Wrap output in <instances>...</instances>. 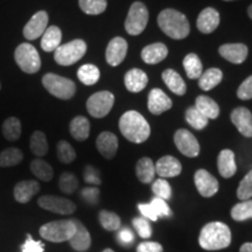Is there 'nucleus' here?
Wrapping results in <instances>:
<instances>
[{
  "instance_id": "nucleus-5",
  "label": "nucleus",
  "mask_w": 252,
  "mask_h": 252,
  "mask_svg": "<svg viewBox=\"0 0 252 252\" xmlns=\"http://www.w3.org/2000/svg\"><path fill=\"white\" fill-rule=\"evenodd\" d=\"M42 84L50 94L60 99H70L76 93V84L67 77H62L56 74H46L42 77Z\"/></svg>"
},
{
  "instance_id": "nucleus-50",
  "label": "nucleus",
  "mask_w": 252,
  "mask_h": 252,
  "mask_svg": "<svg viewBox=\"0 0 252 252\" xmlns=\"http://www.w3.org/2000/svg\"><path fill=\"white\" fill-rule=\"evenodd\" d=\"M237 96L242 100L252 99V75L243 81L237 90Z\"/></svg>"
},
{
  "instance_id": "nucleus-45",
  "label": "nucleus",
  "mask_w": 252,
  "mask_h": 252,
  "mask_svg": "<svg viewBox=\"0 0 252 252\" xmlns=\"http://www.w3.org/2000/svg\"><path fill=\"white\" fill-rule=\"evenodd\" d=\"M152 190L156 194V197H160L162 200H169L172 197V188L171 185L167 182L165 179H158L153 182L152 185Z\"/></svg>"
},
{
  "instance_id": "nucleus-13",
  "label": "nucleus",
  "mask_w": 252,
  "mask_h": 252,
  "mask_svg": "<svg viewBox=\"0 0 252 252\" xmlns=\"http://www.w3.org/2000/svg\"><path fill=\"white\" fill-rule=\"evenodd\" d=\"M194 181L197 191L203 197H212L219 191V181L206 169H198L194 175Z\"/></svg>"
},
{
  "instance_id": "nucleus-9",
  "label": "nucleus",
  "mask_w": 252,
  "mask_h": 252,
  "mask_svg": "<svg viewBox=\"0 0 252 252\" xmlns=\"http://www.w3.org/2000/svg\"><path fill=\"white\" fill-rule=\"evenodd\" d=\"M115 96L110 91H98L89 97L87 102V110L94 118H103L111 111Z\"/></svg>"
},
{
  "instance_id": "nucleus-3",
  "label": "nucleus",
  "mask_w": 252,
  "mask_h": 252,
  "mask_svg": "<svg viewBox=\"0 0 252 252\" xmlns=\"http://www.w3.org/2000/svg\"><path fill=\"white\" fill-rule=\"evenodd\" d=\"M158 25L167 36L174 40H182L190 32L188 19L181 12L173 8H166L158 15Z\"/></svg>"
},
{
  "instance_id": "nucleus-20",
  "label": "nucleus",
  "mask_w": 252,
  "mask_h": 252,
  "mask_svg": "<svg viewBox=\"0 0 252 252\" xmlns=\"http://www.w3.org/2000/svg\"><path fill=\"white\" fill-rule=\"evenodd\" d=\"M220 25V13L213 7L204 8L198 14L196 26L198 31L203 34H210L219 27Z\"/></svg>"
},
{
  "instance_id": "nucleus-16",
  "label": "nucleus",
  "mask_w": 252,
  "mask_h": 252,
  "mask_svg": "<svg viewBox=\"0 0 252 252\" xmlns=\"http://www.w3.org/2000/svg\"><path fill=\"white\" fill-rule=\"evenodd\" d=\"M182 172L181 162L172 156L160 158L156 163V173L161 179L175 178Z\"/></svg>"
},
{
  "instance_id": "nucleus-25",
  "label": "nucleus",
  "mask_w": 252,
  "mask_h": 252,
  "mask_svg": "<svg viewBox=\"0 0 252 252\" xmlns=\"http://www.w3.org/2000/svg\"><path fill=\"white\" fill-rule=\"evenodd\" d=\"M69 243H70L71 248L74 249V250H76L78 252L87 251L88 249L90 248L91 245L90 234L81 220H76V231H75L74 236H72L70 241H69Z\"/></svg>"
},
{
  "instance_id": "nucleus-57",
  "label": "nucleus",
  "mask_w": 252,
  "mask_h": 252,
  "mask_svg": "<svg viewBox=\"0 0 252 252\" xmlns=\"http://www.w3.org/2000/svg\"><path fill=\"white\" fill-rule=\"evenodd\" d=\"M103 252H115L112 250V249H105V250H104Z\"/></svg>"
},
{
  "instance_id": "nucleus-2",
  "label": "nucleus",
  "mask_w": 252,
  "mask_h": 252,
  "mask_svg": "<svg viewBox=\"0 0 252 252\" xmlns=\"http://www.w3.org/2000/svg\"><path fill=\"white\" fill-rule=\"evenodd\" d=\"M198 243L201 248L208 251L225 249L231 243V231L225 223L210 222L201 230Z\"/></svg>"
},
{
  "instance_id": "nucleus-44",
  "label": "nucleus",
  "mask_w": 252,
  "mask_h": 252,
  "mask_svg": "<svg viewBox=\"0 0 252 252\" xmlns=\"http://www.w3.org/2000/svg\"><path fill=\"white\" fill-rule=\"evenodd\" d=\"M237 197L241 201L250 200L252 197V169L244 176V179L239 182L237 188Z\"/></svg>"
},
{
  "instance_id": "nucleus-35",
  "label": "nucleus",
  "mask_w": 252,
  "mask_h": 252,
  "mask_svg": "<svg viewBox=\"0 0 252 252\" xmlns=\"http://www.w3.org/2000/svg\"><path fill=\"white\" fill-rule=\"evenodd\" d=\"M2 134L8 141H17L21 135V122L17 117H8L2 123Z\"/></svg>"
},
{
  "instance_id": "nucleus-4",
  "label": "nucleus",
  "mask_w": 252,
  "mask_h": 252,
  "mask_svg": "<svg viewBox=\"0 0 252 252\" xmlns=\"http://www.w3.org/2000/svg\"><path fill=\"white\" fill-rule=\"evenodd\" d=\"M76 231V220H60L46 223L39 232L43 239L53 243L69 242Z\"/></svg>"
},
{
  "instance_id": "nucleus-40",
  "label": "nucleus",
  "mask_w": 252,
  "mask_h": 252,
  "mask_svg": "<svg viewBox=\"0 0 252 252\" xmlns=\"http://www.w3.org/2000/svg\"><path fill=\"white\" fill-rule=\"evenodd\" d=\"M232 220L237 222H243L249 219H252V200H247L239 202L231 209Z\"/></svg>"
},
{
  "instance_id": "nucleus-49",
  "label": "nucleus",
  "mask_w": 252,
  "mask_h": 252,
  "mask_svg": "<svg viewBox=\"0 0 252 252\" xmlns=\"http://www.w3.org/2000/svg\"><path fill=\"white\" fill-rule=\"evenodd\" d=\"M45 251V244L40 241L33 239L31 235H27L26 241L21 245V252H43Z\"/></svg>"
},
{
  "instance_id": "nucleus-55",
  "label": "nucleus",
  "mask_w": 252,
  "mask_h": 252,
  "mask_svg": "<svg viewBox=\"0 0 252 252\" xmlns=\"http://www.w3.org/2000/svg\"><path fill=\"white\" fill-rule=\"evenodd\" d=\"M239 252H252V243H245L242 245Z\"/></svg>"
},
{
  "instance_id": "nucleus-38",
  "label": "nucleus",
  "mask_w": 252,
  "mask_h": 252,
  "mask_svg": "<svg viewBox=\"0 0 252 252\" xmlns=\"http://www.w3.org/2000/svg\"><path fill=\"white\" fill-rule=\"evenodd\" d=\"M98 220L100 225L108 231H117L121 229L122 220L117 214L109 212V210H102V212H99Z\"/></svg>"
},
{
  "instance_id": "nucleus-28",
  "label": "nucleus",
  "mask_w": 252,
  "mask_h": 252,
  "mask_svg": "<svg viewBox=\"0 0 252 252\" xmlns=\"http://www.w3.org/2000/svg\"><path fill=\"white\" fill-rule=\"evenodd\" d=\"M71 137L77 141H84L89 138L90 134V122L83 116H77L70 122L69 125Z\"/></svg>"
},
{
  "instance_id": "nucleus-18",
  "label": "nucleus",
  "mask_w": 252,
  "mask_h": 252,
  "mask_svg": "<svg viewBox=\"0 0 252 252\" xmlns=\"http://www.w3.org/2000/svg\"><path fill=\"white\" fill-rule=\"evenodd\" d=\"M149 110L153 115H161L172 108V99L161 89H152L149 94Z\"/></svg>"
},
{
  "instance_id": "nucleus-19",
  "label": "nucleus",
  "mask_w": 252,
  "mask_h": 252,
  "mask_svg": "<svg viewBox=\"0 0 252 252\" xmlns=\"http://www.w3.org/2000/svg\"><path fill=\"white\" fill-rule=\"evenodd\" d=\"M96 147L98 152L105 159H112L117 154L118 151V139L111 132H102L96 140Z\"/></svg>"
},
{
  "instance_id": "nucleus-31",
  "label": "nucleus",
  "mask_w": 252,
  "mask_h": 252,
  "mask_svg": "<svg viewBox=\"0 0 252 252\" xmlns=\"http://www.w3.org/2000/svg\"><path fill=\"white\" fill-rule=\"evenodd\" d=\"M223 78V72L217 68H210L207 71L202 72L198 78V86L204 91H209L219 86Z\"/></svg>"
},
{
  "instance_id": "nucleus-54",
  "label": "nucleus",
  "mask_w": 252,
  "mask_h": 252,
  "mask_svg": "<svg viewBox=\"0 0 252 252\" xmlns=\"http://www.w3.org/2000/svg\"><path fill=\"white\" fill-rule=\"evenodd\" d=\"M138 209H139V212L143 214V217H145L146 220H158V217L154 215L152 209H151L150 203H147V204L140 203L139 206H138Z\"/></svg>"
},
{
  "instance_id": "nucleus-58",
  "label": "nucleus",
  "mask_w": 252,
  "mask_h": 252,
  "mask_svg": "<svg viewBox=\"0 0 252 252\" xmlns=\"http://www.w3.org/2000/svg\"><path fill=\"white\" fill-rule=\"evenodd\" d=\"M224 1H232V0H224Z\"/></svg>"
},
{
  "instance_id": "nucleus-12",
  "label": "nucleus",
  "mask_w": 252,
  "mask_h": 252,
  "mask_svg": "<svg viewBox=\"0 0 252 252\" xmlns=\"http://www.w3.org/2000/svg\"><path fill=\"white\" fill-rule=\"evenodd\" d=\"M48 14L46 11L36 12L31 20L25 25L24 27V36L27 40L33 41L36 40L37 37L42 36L47 28H48Z\"/></svg>"
},
{
  "instance_id": "nucleus-42",
  "label": "nucleus",
  "mask_w": 252,
  "mask_h": 252,
  "mask_svg": "<svg viewBox=\"0 0 252 252\" xmlns=\"http://www.w3.org/2000/svg\"><path fill=\"white\" fill-rule=\"evenodd\" d=\"M58 158L62 163H70L76 159V152H75L74 147L71 146L68 141L60 140L58 143Z\"/></svg>"
},
{
  "instance_id": "nucleus-30",
  "label": "nucleus",
  "mask_w": 252,
  "mask_h": 252,
  "mask_svg": "<svg viewBox=\"0 0 252 252\" xmlns=\"http://www.w3.org/2000/svg\"><path fill=\"white\" fill-rule=\"evenodd\" d=\"M195 108L208 119H216L220 116V106L215 100L208 96H198L195 102Z\"/></svg>"
},
{
  "instance_id": "nucleus-33",
  "label": "nucleus",
  "mask_w": 252,
  "mask_h": 252,
  "mask_svg": "<svg viewBox=\"0 0 252 252\" xmlns=\"http://www.w3.org/2000/svg\"><path fill=\"white\" fill-rule=\"evenodd\" d=\"M31 171L41 181L48 182L54 176V171H53L52 166L45 160L39 159V158H36L31 162Z\"/></svg>"
},
{
  "instance_id": "nucleus-21",
  "label": "nucleus",
  "mask_w": 252,
  "mask_h": 252,
  "mask_svg": "<svg viewBox=\"0 0 252 252\" xmlns=\"http://www.w3.org/2000/svg\"><path fill=\"white\" fill-rule=\"evenodd\" d=\"M40 185L35 180H24L14 187V198L19 203H28L34 195L39 193Z\"/></svg>"
},
{
  "instance_id": "nucleus-36",
  "label": "nucleus",
  "mask_w": 252,
  "mask_h": 252,
  "mask_svg": "<svg viewBox=\"0 0 252 252\" xmlns=\"http://www.w3.org/2000/svg\"><path fill=\"white\" fill-rule=\"evenodd\" d=\"M30 147L32 153L36 157H43L48 153V141H47V137L43 132L35 131L31 137Z\"/></svg>"
},
{
  "instance_id": "nucleus-37",
  "label": "nucleus",
  "mask_w": 252,
  "mask_h": 252,
  "mask_svg": "<svg viewBox=\"0 0 252 252\" xmlns=\"http://www.w3.org/2000/svg\"><path fill=\"white\" fill-rule=\"evenodd\" d=\"M24 153L17 147H9L0 152V167H13L23 161Z\"/></svg>"
},
{
  "instance_id": "nucleus-27",
  "label": "nucleus",
  "mask_w": 252,
  "mask_h": 252,
  "mask_svg": "<svg viewBox=\"0 0 252 252\" xmlns=\"http://www.w3.org/2000/svg\"><path fill=\"white\" fill-rule=\"evenodd\" d=\"M162 80L165 82L167 88L178 96H184L186 91H187V87H186L185 81L182 80L180 74H178L173 69H166L162 72Z\"/></svg>"
},
{
  "instance_id": "nucleus-32",
  "label": "nucleus",
  "mask_w": 252,
  "mask_h": 252,
  "mask_svg": "<svg viewBox=\"0 0 252 252\" xmlns=\"http://www.w3.org/2000/svg\"><path fill=\"white\" fill-rule=\"evenodd\" d=\"M184 68L186 75L190 80H198L203 72L202 62L198 59V56L194 53H190L184 59Z\"/></svg>"
},
{
  "instance_id": "nucleus-51",
  "label": "nucleus",
  "mask_w": 252,
  "mask_h": 252,
  "mask_svg": "<svg viewBox=\"0 0 252 252\" xmlns=\"http://www.w3.org/2000/svg\"><path fill=\"white\" fill-rule=\"evenodd\" d=\"M99 189L97 187H87L82 189L81 195L87 203L94 206V204L98 203L99 201Z\"/></svg>"
},
{
  "instance_id": "nucleus-29",
  "label": "nucleus",
  "mask_w": 252,
  "mask_h": 252,
  "mask_svg": "<svg viewBox=\"0 0 252 252\" xmlns=\"http://www.w3.org/2000/svg\"><path fill=\"white\" fill-rule=\"evenodd\" d=\"M135 173H137L138 179L143 184H151L156 176V165L150 158H141L135 166Z\"/></svg>"
},
{
  "instance_id": "nucleus-7",
  "label": "nucleus",
  "mask_w": 252,
  "mask_h": 252,
  "mask_svg": "<svg viewBox=\"0 0 252 252\" xmlns=\"http://www.w3.org/2000/svg\"><path fill=\"white\" fill-rule=\"evenodd\" d=\"M14 59L19 68L26 74H35L41 68V59L35 47L31 43H21L14 52Z\"/></svg>"
},
{
  "instance_id": "nucleus-39",
  "label": "nucleus",
  "mask_w": 252,
  "mask_h": 252,
  "mask_svg": "<svg viewBox=\"0 0 252 252\" xmlns=\"http://www.w3.org/2000/svg\"><path fill=\"white\" fill-rule=\"evenodd\" d=\"M78 5L86 14L98 15L108 7V1L106 0H78Z\"/></svg>"
},
{
  "instance_id": "nucleus-23",
  "label": "nucleus",
  "mask_w": 252,
  "mask_h": 252,
  "mask_svg": "<svg viewBox=\"0 0 252 252\" xmlns=\"http://www.w3.org/2000/svg\"><path fill=\"white\" fill-rule=\"evenodd\" d=\"M217 167L220 176L224 179L232 178L237 172V166L235 161V153L231 150L220 151L219 159H217Z\"/></svg>"
},
{
  "instance_id": "nucleus-52",
  "label": "nucleus",
  "mask_w": 252,
  "mask_h": 252,
  "mask_svg": "<svg viewBox=\"0 0 252 252\" xmlns=\"http://www.w3.org/2000/svg\"><path fill=\"white\" fill-rule=\"evenodd\" d=\"M137 252H162V245L157 242H144L138 245Z\"/></svg>"
},
{
  "instance_id": "nucleus-1",
  "label": "nucleus",
  "mask_w": 252,
  "mask_h": 252,
  "mask_svg": "<svg viewBox=\"0 0 252 252\" xmlns=\"http://www.w3.org/2000/svg\"><path fill=\"white\" fill-rule=\"evenodd\" d=\"M119 130L126 139L134 144L144 143L151 134L149 122L133 110L125 112L119 119Z\"/></svg>"
},
{
  "instance_id": "nucleus-8",
  "label": "nucleus",
  "mask_w": 252,
  "mask_h": 252,
  "mask_svg": "<svg viewBox=\"0 0 252 252\" xmlns=\"http://www.w3.org/2000/svg\"><path fill=\"white\" fill-rule=\"evenodd\" d=\"M149 23V9L143 2L135 1L131 5L125 20V30L130 35H139Z\"/></svg>"
},
{
  "instance_id": "nucleus-6",
  "label": "nucleus",
  "mask_w": 252,
  "mask_h": 252,
  "mask_svg": "<svg viewBox=\"0 0 252 252\" xmlns=\"http://www.w3.org/2000/svg\"><path fill=\"white\" fill-rule=\"evenodd\" d=\"M87 53V43L83 40L76 39L61 45L54 52V60L60 65H71L83 58Z\"/></svg>"
},
{
  "instance_id": "nucleus-11",
  "label": "nucleus",
  "mask_w": 252,
  "mask_h": 252,
  "mask_svg": "<svg viewBox=\"0 0 252 252\" xmlns=\"http://www.w3.org/2000/svg\"><path fill=\"white\" fill-rule=\"evenodd\" d=\"M174 143L176 149L188 158H195L200 154V144L195 135L188 130L181 128L178 130L174 134Z\"/></svg>"
},
{
  "instance_id": "nucleus-56",
  "label": "nucleus",
  "mask_w": 252,
  "mask_h": 252,
  "mask_svg": "<svg viewBox=\"0 0 252 252\" xmlns=\"http://www.w3.org/2000/svg\"><path fill=\"white\" fill-rule=\"evenodd\" d=\"M248 14H249V17H250V18L252 19V5L249 6V8H248Z\"/></svg>"
},
{
  "instance_id": "nucleus-43",
  "label": "nucleus",
  "mask_w": 252,
  "mask_h": 252,
  "mask_svg": "<svg viewBox=\"0 0 252 252\" xmlns=\"http://www.w3.org/2000/svg\"><path fill=\"white\" fill-rule=\"evenodd\" d=\"M59 187L62 193L72 194L78 188V180L72 173H62L59 179Z\"/></svg>"
},
{
  "instance_id": "nucleus-24",
  "label": "nucleus",
  "mask_w": 252,
  "mask_h": 252,
  "mask_svg": "<svg viewBox=\"0 0 252 252\" xmlns=\"http://www.w3.org/2000/svg\"><path fill=\"white\" fill-rule=\"evenodd\" d=\"M168 55V48L163 43H152L141 50V59L147 64H157L163 61Z\"/></svg>"
},
{
  "instance_id": "nucleus-10",
  "label": "nucleus",
  "mask_w": 252,
  "mask_h": 252,
  "mask_svg": "<svg viewBox=\"0 0 252 252\" xmlns=\"http://www.w3.org/2000/svg\"><path fill=\"white\" fill-rule=\"evenodd\" d=\"M37 204L42 209L48 212L60 214V215H70L76 210V204L65 197L54 196V195H45L37 200Z\"/></svg>"
},
{
  "instance_id": "nucleus-22",
  "label": "nucleus",
  "mask_w": 252,
  "mask_h": 252,
  "mask_svg": "<svg viewBox=\"0 0 252 252\" xmlns=\"http://www.w3.org/2000/svg\"><path fill=\"white\" fill-rule=\"evenodd\" d=\"M124 83L126 89L130 93H140L146 88L147 83H149V77L140 69H131L126 72L124 77Z\"/></svg>"
},
{
  "instance_id": "nucleus-34",
  "label": "nucleus",
  "mask_w": 252,
  "mask_h": 252,
  "mask_svg": "<svg viewBox=\"0 0 252 252\" xmlns=\"http://www.w3.org/2000/svg\"><path fill=\"white\" fill-rule=\"evenodd\" d=\"M77 77L86 86H94L99 81L100 71L94 64H83L77 70Z\"/></svg>"
},
{
  "instance_id": "nucleus-59",
  "label": "nucleus",
  "mask_w": 252,
  "mask_h": 252,
  "mask_svg": "<svg viewBox=\"0 0 252 252\" xmlns=\"http://www.w3.org/2000/svg\"><path fill=\"white\" fill-rule=\"evenodd\" d=\"M0 89H1V84H0Z\"/></svg>"
},
{
  "instance_id": "nucleus-41",
  "label": "nucleus",
  "mask_w": 252,
  "mask_h": 252,
  "mask_svg": "<svg viewBox=\"0 0 252 252\" xmlns=\"http://www.w3.org/2000/svg\"><path fill=\"white\" fill-rule=\"evenodd\" d=\"M186 121L195 130H203L208 125V118L204 117L195 106L187 109V111H186Z\"/></svg>"
},
{
  "instance_id": "nucleus-53",
  "label": "nucleus",
  "mask_w": 252,
  "mask_h": 252,
  "mask_svg": "<svg viewBox=\"0 0 252 252\" xmlns=\"http://www.w3.org/2000/svg\"><path fill=\"white\" fill-rule=\"evenodd\" d=\"M118 239L124 244H130L134 241V235L132 234V231L130 229L124 228L119 231L118 234Z\"/></svg>"
},
{
  "instance_id": "nucleus-15",
  "label": "nucleus",
  "mask_w": 252,
  "mask_h": 252,
  "mask_svg": "<svg viewBox=\"0 0 252 252\" xmlns=\"http://www.w3.org/2000/svg\"><path fill=\"white\" fill-rule=\"evenodd\" d=\"M230 118L239 133L247 138L252 137V113L250 110L244 106H239L231 112Z\"/></svg>"
},
{
  "instance_id": "nucleus-26",
  "label": "nucleus",
  "mask_w": 252,
  "mask_h": 252,
  "mask_svg": "<svg viewBox=\"0 0 252 252\" xmlns=\"http://www.w3.org/2000/svg\"><path fill=\"white\" fill-rule=\"evenodd\" d=\"M62 32L58 26H49L41 39V48L47 53L55 52L61 46Z\"/></svg>"
},
{
  "instance_id": "nucleus-14",
  "label": "nucleus",
  "mask_w": 252,
  "mask_h": 252,
  "mask_svg": "<svg viewBox=\"0 0 252 252\" xmlns=\"http://www.w3.org/2000/svg\"><path fill=\"white\" fill-rule=\"evenodd\" d=\"M127 54V42L121 36L113 37L106 47L105 59L106 62L112 67H117L124 61Z\"/></svg>"
},
{
  "instance_id": "nucleus-48",
  "label": "nucleus",
  "mask_w": 252,
  "mask_h": 252,
  "mask_svg": "<svg viewBox=\"0 0 252 252\" xmlns=\"http://www.w3.org/2000/svg\"><path fill=\"white\" fill-rule=\"evenodd\" d=\"M83 179L87 184L93 185V186H99L102 184L98 169H96L94 166H90V165L86 166V168H84Z\"/></svg>"
},
{
  "instance_id": "nucleus-47",
  "label": "nucleus",
  "mask_w": 252,
  "mask_h": 252,
  "mask_svg": "<svg viewBox=\"0 0 252 252\" xmlns=\"http://www.w3.org/2000/svg\"><path fill=\"white\" fill-rule=\"evenodd\" d=\"M132 224L141 238H150L152 236V228H151L149 220L145 217H135L132 220Z\"/></svg>"
},
{
  "instance_id": "nucleus-46",
  "label": "nucleus",
  "mask_w": 252,
  "mask_h": 252,
  "mask_svg": "<svg viewBox=\"0 0 252 252\" xmlns=\"http://www.w3.org/2000/svg\"><path fill=\"white\" fill-rule=\"evenodd\" d=\"M150 206L153 214L158 217V219H159V217H168L172 215V210L169 209L168 204H167L166 201L162 200V198L154 197L150 202Z\"/></svg>"
},
{
  "instance_id": "nucleus-17",
  "label": "nucleus",
  "mask_w": 252,
  "mask_h": 252,
  "mask_svg": "<svg viewBox=\"0 0 252 252\" xmlns=\"http://www.w3.org/2000/svg\"><path fill=\"white\" fill-rule=\"evenodd\" d=\"M219 53L226 61L241 64L247 60L249 49L243 43H226L220 47Z\"/></svg>"
}]
</instances>
